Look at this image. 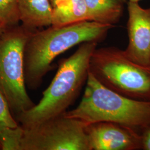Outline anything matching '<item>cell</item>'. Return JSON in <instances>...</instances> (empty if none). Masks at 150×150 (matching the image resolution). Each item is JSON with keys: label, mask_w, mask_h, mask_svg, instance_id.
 <instances>
[{"label": "cell", "mask_w": 150, "mask_h": 150, "mask_svg": "<svg viewBox=\"0 0 150 150\" xmlns=\"http://www.w3.org/2000/svg\"><path fill=\"white\" fill-rule=\"evenodd\" d=\"M90 21L85 0H63L52 7V26Z\"/></svg>", "instance_id": "10"}, {"label": "cell", "mask_w": 150, "mask_h": 150, "mask_svg": "<svg viewBox=\"0 0 150 150\" xmlns=\"http://www.w3.org/2000/svg\"><path fill=\"white\" fill-rule=\"evenodd\" d=\"M63 0H50V2H51V4L52 5V7H54L57 5H58L59 3H60Z\"/></svg>", "instance_id": "16"}, {"label": "cell", "mask_w": 150, "mask_h": 150, "mask_svg": "<svg viewBox=\"0 0 150 150\" xmlns=\"http://www.w3.org/2000/svg\"><path fill=\"white\" fill-rule=\"evenodd\" d=\"M20 22L18 0H0V23L8 27Z\"/></svg>", "instance_id": "13"}, {"label": "cell", "mask_w": 150, "mask_h": 150, "mask_svg": "<svg viewBox=\"0 0 150 150\" xmlns=\"http://www.w3.org/2000/svg\"><path fill=\"white\" fill-rule=\"evenodd\" d=\"M129 1H134V2H139L141 0H129Z\"/></svg>", "instance_id": "18"}, {"label": "cell", "mask_w": 150, "mask_h": 150, "mask_svg": "<svg viewBox=\"0 0 150 150\" xmlns=\"http://www.w3.org/2000/svg\"><path fill=\"white\" fill-rule=\"evenodd\" d=\"M85 90L77 107L64 115L88 125L111 122L139 132L150 124V101L123 96L103 86L89 72Z\"/></svg>", "instance_id": "3"}, {"label": "cell", "mask_w": 150, "mask_h": 150, "mask_svg": "<svg viewBox=\"0 0 150 150\" xmlns=\"http://www.w3.org/2000/svg\"><path fill=\"white\" fill-rule=\"evenodd\" d=\"M90 21L114 26L123 14L121 0H85Z\"/></svg>", "instance_id": "11"}, {"label": "cell", "mask_w": 150, "mask_h": 150, "mask_svg": "<svg viewBox=\"0 0 150 150\" xmlns=\"http://www.w3.org/2000/svg\"><path fill=\"white\" fill-rule=\"evenodd\" d=\"M6 28H7V27H5V26H4L3 25H2V24L0 23V36L2 35V34L5 31Z\"/></svg>", "instance_id": "17"}, {"label": "cell", "mask_w": 150, "mask_h": 150, "mask_svg": "<svg viewBox=\"0 0 150 150\" xmlns=\"http://www.w3.org/2000/svg\"><path fill=\"white\" fill-rule=\"evenodd\" d=\"M90 150H141L139 132L121 124L98 122L86 125Z\"/></svg>", "instance_id": "7"}, {"label": "cell", "mask_w": 150, "mask_h": 150, "mask_svg": "<svg viewBox=\"0 0 150 150\" xmlns=\"http://www.w3.org/2000/svg\"><path fill=\"white\" fill-rule=\"evenodd\" d=\"M23 133L21 125L12 128L0 125V150H20Z\"/></svg>", "instance_id": "12"}, {"label": "cell", "mask_w": 150, "mask_h": 150, "mask_svg": "<svg viewBox=\"0 0 150 150\" xmlns=\"http://www.w3.org/2000/svg\"><path fill=\"white\" fill-rule=\"evenodd\" d=\"M121 1H122V2H124V3H125V2H127V1H129V0H121Z\"/></svg>", "instance_id": "19"}, {"label": "cell", "mask_w": 150, "mask_h": 150, "mask_svg": "<svg viewBox=\"0 0 150 150\" xmlns=\"http://www.w3.org/2000/svg\"><path fill=\"white\" fill-rule=\"evenodd\" d=\"M20 22L32 30L50 26L52 6L50 0H18Z\"/></svg>", "instance_id": "9"}, {"label": "cell", "mask_w": 150, "mask_h": 150, "mask_svg": "<svg viewBox=\"0 0 150 150\" xmlns=\"http://www.w3.org/2000/svg\"><path fill=\"white\" fill-rule=\"evenodd\" d=\"M86 124L64 113L23 128L20 150H90Z\"/></svg>", "instance_id": "6"}, {"label": "cell", "mask_w": 150, "mask_h": 150, "mask_svg": "<svg viewBox=\"0 0 150 150\" xmlns=\"http://www.w3.org/2000/svg\"><path fill=\"white\" fill-rule=\"evenodd\" d=\"M127 10L129 43L125 54L137 64L150 66V7L129 1Z\"/></svg>", "instance_id": "8"}, {"label": "cell", "mask_w": 150, "mask_h": 150, "mask_svg": "<svg viewBox=\"0 0 150 150\" xmlns=\"http://www.w3.org/2000/svg\"><path fill=\"white\" fill-rule=\"evenodd\" d=\"M141 150H150V124L140 132Z\"/></svg>", "instance_id": "15"}, {"label": "cell", "mask_w": 150, "mask_h": 150, "mask_svg": "<svg viewBox=\"0 0 150 150\" xmlns=\"http://www.w3.org/2000/svg\"><path fill=\"white\" fill-rule=\"evenodd\" d=\"M89 71L103 86L131 98L150 101V66L129 59L124 50L110 46L96 48Z\"/></svg>", "instance_id": "4"}, {"label": "cell", "mask_w": 150, "mask_h": 150, "mask_svg": "<svg viewBox=\"0 0 150 150\" xmlns=\"http://www.w3.org/2000/svg\"><path fill=\"white\" fill-rule=\"evenodd\" d=\"M115 26L85 21L62 26H50L32 31L24 52V73L27 88L36 90L43 77L52 70V63L59 54L81 43L102 41Z\"/></svg>", "instance_id": "1"}, {"label": "cell", "mask_w": 150, "mask_h": 150, "mask_svg": "<svg viewBox=\"0 0 150 150\" xmlns=\"http://www.w3.org/2000/svg\"><path fill=\"white\" fill-rule=\"evenodd\" d=\"M33 31L17 25L7 27L0 36V92L14 117L35 105L27 93L24 73L25 45Z\"/></svg>", "instance_id": "5"}, {"label": "cell", "mask_w": 150, "mask_h": 150, "mask_svg": "<svg viewBox=\"0 0 150 150\" xmlns=\"http://www.w3.org/2000/svg\"><path fill=\"white\" fill-rule=\"evenodd\" d=\"M17 122L12 115L8 102L0 92V125L15 128L19 126Z\"/></svg>", "instance_id": "14"}, {"label": "cell", "mask_w": 150, "mask_h": 150, "mask_svg": "<svg viewBox=\"0 0 150 150\" xmlns=\"http://www.w3.org/2000/svg\"><path fill=\"white\" fill-rule=\"evenodd\" d=\"M98 43L79 45L70 57L59 62L58 70L40 101L31 109L15 117L23 128H29L62 115L78 98L89 75L91 55Z\"/></svg>", "instance_id": "2"}]
</instances>
